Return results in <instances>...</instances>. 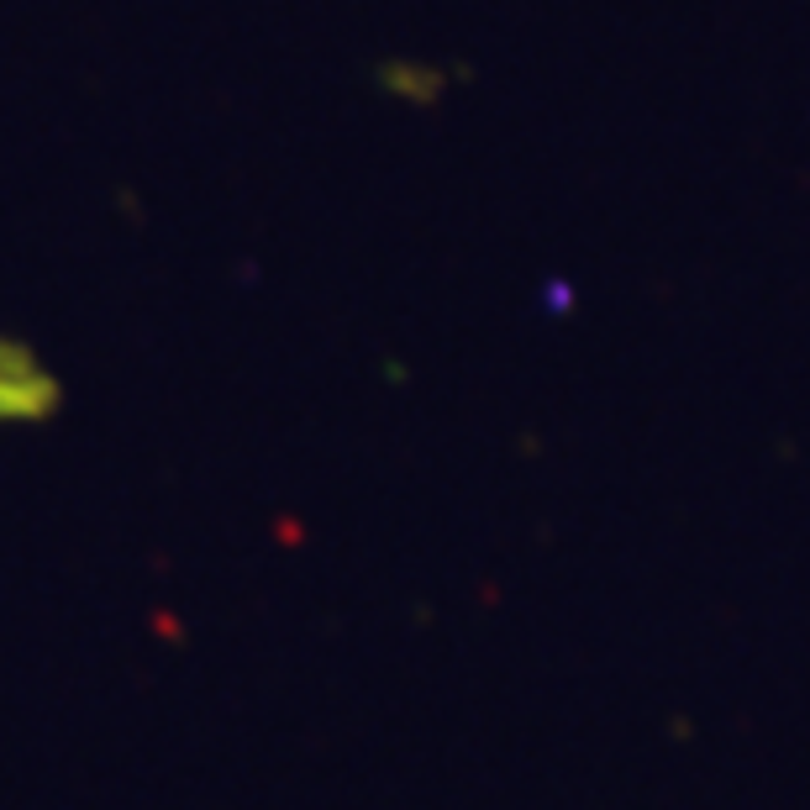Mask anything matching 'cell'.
Masks as SVG:
<instances>
[{
    "label": "cell",
    "mask_w": 810,
    "mask_h": 810,
    "mask_svg": "<svg viewBox=\"0 0 810 810\" xmlns=\"http://www.w3.org/2000/svg\"><path fill=\"white\" fill-rule=\"evenodd\" d=\"M63 406V385L22 337H0V426H43Z\"/></svg>",
    "instance_id": "obj_1"
},
{
    "label": "cell",
    "mask_w": 810,
    "mask_h": 810,
    "mask_svg": "<svg viewBox=\"0 0 810 810\" xmlns=\"http://www.w3.org/2000/svg\"><path fill=\"white\" fill-rule=\"evenodd\" d=\"M379 90L395 95V100H411V106H426L443 95V74L437 69H416V63H385L379 69Z\"/></svg>",
    "instance_id": "obj_2"
}]
</instances>
